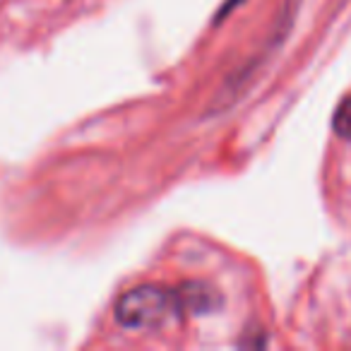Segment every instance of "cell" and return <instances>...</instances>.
<instances>
[{"instance_id": "obj_4", "label": "cell", "mask_w": 351, "mask_h": 351, "mask_svg": "<svg viewBox=\"0 0 351 351\" xmlns=\"http://www.w3.org/2000/svg\"><path fill=\"white\" fill-rule=\"evenodd\" d=\"M332 128L339 137L344 140H351V97H344L339 101L335 111V118H332Z\"/></svg>"}, {"instance_id": "obj_3", "label": "cell", "mask_w": 351, "mask_h": 351, "mask_svg": "<svg viewBox=\"0 0 351 351\" xmlns=\"http://www.w3.org/2000/svg\"><path fill=\"white\" fill-rule=\"evenodd\" d=\"M176 293H178L181 313H193V315H207V313H215L221 303L219 291L205 282L181 284V287H176Z\"/></svg>"}, {"instance_id": "obj_5", "label": "cell", "mask_w": 351, "mask_h": 351, "mask_svg": "<svg viewBox=\"0 0 351 351\" xmlns=\"http://www.w3.org/2000/svg\"><path fill=\"white\" fill-rule=\"evenodd\" d=\"M241 3H243V0H224V5H221V10L217 12V17H215V22H221L224 20L226 15H229L231 10H236V8L241 5Z\"/></svg>"}, {"instance_id": "obj_2", "label": "cell", "mask_w": 351, "mask_h": 351, "mask_svg": "<svg viewBox=\"0 0 351 351\" xmlns=\"http://www.w3.org/2000/svg\"><path fill=\"white\" fill-rule=\"evenodd\" d=\"M298 10H301V0H284L282 10H279L277 20H274V25H272V34H269V39H267V46H265L255 58H250L248 63L241 65L239 70H234V73L224 80L221 89L217 92V97L212 99L210 113L212 111L219 113V111H224V108L234 106V104L248 92L250 84H253L255 77L260 75V70L267 65V60L282 49L287 36L291 34L293 22H296V17H298Z\"/></svg>"}, {"instance_id": "obj_1", "label": "cell", "mask_w": 351, "mask_h": 351, "mask_svg": "<svg viewBox=\"0 0 351 351\" xmlns=\"http://www.w3.org/2000/svg\"><path fill=\"white\" fill-rule=\"evenodd\" d=\"M116 320L125 330H156L181 315L178 293L171 287L161 284H140L123 293L116 301Z\"/></svg>"}]
</instances>
